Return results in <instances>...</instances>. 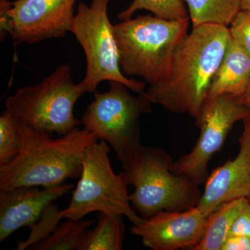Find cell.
Segmentation results:
<instances>
[{
	"label": "cell",
	"instance_id": "obj_1",
	"mask_svg": "<svg viewBox=\"0 0 250 250\" xmlns=\"http://www.w3.org/2000/svg\"><path fill=\"white\" fill-rule=\"evenodd\" d=\"M230 39L227 26L208 24L192 28L177 47L167 77L145 91L151 103L171 113L196 118Z\"/></svg>",
	"mask_w": 250,
	"mask_h": 250
},
{
	"label": "cell",
	"instance_id": "obj_2",
	"mask_svg": "<svg viewBox=\"0 0 250 250\" xmlns=\"http://www.w3.org/2000/svg\"><path fill=\"white\" fill-rule=\"evenodd\" d=\"M18 121V120H17ZM19 154L0 166V190L19 187H48L80 178L85 149L98 141L87 128L76 127L53 139L45 131L18 121Z\"/></svg>",
	"mask_w": 250,
	"mask_h": 250
},
{
	"label": "cell",
	"instance_id": "obj_3",
	"mask_svg": "<svg viewBox=\"0 0 250 250\" xmlns=\"http://www.w3.org/2000/svg\"><path fill=\"white\" fill-rule=\"evenodd\" d=\"M188 27L189 18L170 21L149 14L114 24L123 75L142 77L149 85L165 80Z\"/></svg>",
	"mask_w": 250,
	"mask_h": 250
},
{
	"label": "cell",
	"instance_id": "obj_4",
	"mask_svg": "<svg viewBox=\"0 0 250 250\" xmlns=\"http://www.w3.org/2000/svg\"><path fill=\"white\" fill-rule=\"evenodd\" d=\"M172 156L161 147L141 146L123 166L128 186L134 188L130 203L147 220L161 211H180L197 207L199 185L171 170Z\"/></svg>",
	"mask_w": 250,
	"mask_h": 250
},
{
	"label": "cell",
	"instance_id": "obj_5",
	"mask_svg": "<svg viewBox=\"0 0 250 250\" xmlns=\"http://www.w3.org/2000/svg\"><path fill=\"white\" fill-rule=\"evenodd\" d=\"M85 93L82 82L74 83L70 65H62L40 83L21 88L6 99V110L33 129L62 136L82 124L73 109Z\"/></svg>",
	"mask_w": 250,
	"mask_h": 250
},
{
	"label": "cell",
	"instance_id": "obj_6",
	"mask_svg": "<svg viewBox=\"0 0 250 250\" xmlns=\"http://www.w3.org/2000/svg\"><path fill=\"white\" fill-rule=\"evenodd\" d=\"M110 147L105 141H95L85 149L82 171L71 201L60 210L62 219L80 220L92 212L123 215L133 225L144 220L131 207L124 174L115 173L110 162Z\"/></svg>",
	"mask_w": 250,
	"mask_h": 250
},
{
	"label": "cell",
	"instance_id": "obj_7",
	"mask_svg": "<svg viewBox=\"0 0 250 250\" xmlns=\"http://www.w3.org/2000/svg\"><path fill=\"white\" fill-rule=\"evenodd\" d=\"M108 82V91L95 92L81 121L98 140L111 146L125 166L142 146L140 120L152 111V103L145 91L135 96L121 82Z\"/></svg>",
	"mask_w": 250,
	"mask_h": 250
},
{
	"label": "cell",
	"instance_id": "obj_8",
	"mask_svg": "<svg viewBox=\"0 0 250 250\" xmlns=\"http://www.w3.org/2000/svg\"><path fill=\"white\" fill-rule=\"evenodd\" d=\"M110 0H93L89 6L79 3L70 32L82 46L86 59L83 80L87 93L97 91L104 81L121 82L132 91L144 92L146 83L123 75L115 37L114 25L108 16Z\"/></svg>",
	"mask_w": 250,
	"mask_h": 250
},
{
	"label": "cell",
	"instance_id": "obj_9",
	"mask_svg": "<svg viewBox=\"0 0 250 250\" xmlns=\"http://www.w3.org/2000/svg\"><path fill=\"white\" fill-rule=\"evenodd\" d=\"M250 116V108L241 97L222 95L207 99L195 118L200 129L196 144L190 152L172 162V172L199 186L206 182L212 156L221 150L233 125Z\"/></svg>",
	"mask_w": 250,
	"mask_h": 250
},
{
	"label": "cell",
	"instance_id": "obj_10",
	"mask_svg": "<svg viewBox=\"0 0 250 250\" xmlns=\"http://www.w3.org/2000/svg\"><path fill=\"white\" fill-rule=\"evenodd\" d=\"M77 0L11 1L10 35L16 43L35 44L70 32Z\"/></svg>",
	"mask_w": 250,
	"mask_h": 250
},
{
	"label": "cell",
	"instance_id": "obj_11",
	"mask_svg": "<svg viewBox=\"0 0 250 250\" xmlns=\"http://www.w3.org/2000/svg\"><path fill=\"white\" fill-rule=\"evenodd\" d=\"M208 217L197 207L180 211H161L130 231L141 238L143 246L152 250H193L201 241Z\"/></svg>",
	"mask_w": 250,
	"mask_h": 250
},
{
	"label": "cell",
	"instance_id": "obj_12",
	"mask_svg": "<svg viewBox=\"0 0 250 250\" xmlns=\"http://www.w3.org/2000/svg\"><path fill=\"white\" fill-rule=\"evenodd\" d=\"M239 139L240 150L233 160H229L213 171L206 181L197 208L208 217L220 205L250 193V121H244Z\"/></svg>",
	"mask_w": 250,
	"mask_h": 250
},
{
	"label": "cell",
	"instance_id": "obj_13",
	"mask_svg": "<svg viewBox=\"0 0 250 250\" xmlns=\"http://www.w3.org/2000/svg\"><path fill=\"white\" fill-rule=\"evenodd\" d=\"M72 184L52 187H19L0 190V242L23 227H29L40 218L49 204L65 195Z\"/></svg>",
	"mask_w": 250,
	"mask_h": 250
},
{
	"label": "cell",
	"instance_id": "obj_14",
	"mask_svg": "<svg viewBox=\"0 0 250 250\" xmlns=\"http://www.w3.org/2000/svg\"><path fill=\"white\" fill-rule=\"evenodd\" d=\"M250 82V56L231 38L210 83L207 99L222 95L242 97Z\"/></svg>",
	"mask_w": 250,
	"mask_h": 250
},
{
	"label": "cell",
	"instance_id": "obj_15",
	"mask_svg": "<svg viewBox=\"0 0 250 250\" xmlns=\"http://www.w3.org/2000/svg\"><path fill=\"white\" fill-rule=\"evenodd\" d=\"M247 198L243 197L224 203L210 213L201 241L193 250H221Z\"/></svg>",
	"mask_w": 250,
	"mask_h": 250
},
{
	"label": "cell",
	"instance_id": "obj_16",
	"mask_svg": "<svg viewBox=\"0 0 250 250\" xmlns=\"http://www.w3.org/2000/svg\"><path fill=\"white\" fill-rule=\"evenodd\" d=\"M101 214L95 228L85 231L78 250H121L123 248L124 216Z\"/></svg>",
	"mask_w": 250,
	"mask_h": 250
},
{
	"label": "cell",
	"instance_id": "obj_17",
	"mask_svg": "<svg viewBox=\"0 0 250 250\" xmlns=\"http://www.w3.org/2000/svg\"><path fill=\"white\" fill-rule=\"evenodd\" d=\"M187 4L192 28L203 24L228 26L241 11V0H183Z\"/></svg>",
	"mask_w": 250,
	"mask_h": 250
},
{
	"label": "cell",
	"instance_id": "obj_18",
	"mask_svg": "<svg viewBox=\"0 0 250 250\" xmlns=\"http://www.w3.org/2000/svg\"><path fill=\"white\" fill-rule=\"evenodd\" d=\"M59 224L51 236L31 248L36 250H78L87 229L93 225L94 220H72Z\"/></svg>",
	"mask_w": 250,
	"mask_h": 250
},
{
	"label": "cell",
	"instance_id": "obj_19",
	"mask_svg": "<svg viewBox=\"0 0 250 250\" xmlns=\"http://www.w3.org/2000/svg\"><path fill=\"white\" fill-rule=\"evenodd\" d=\"M139 10H146L157 17L170 21L189 18L183 0H133L118 18L122 21L129 19Z\"/></svg>",
	"mask_w": 250,
	"mask_h": 250
},
{
	"label": "cell",
	"instance_id": "obj_20",
	"mask_svg": "<svg viewBox=\"0 0 250 250\" xmlns=\"http://www.w3.org/2000/svg\"><path fill=\"white\" fill-rule=\"evenodd\" d=\"M60 210L54 202L47 205L39 220L29 227L30 233L27 239L18 242L15 250H31L51 236L58 228L62 219L60 215Z\"/></svg>",
	"mask_w": 250,
	"mask_h": 250
},
{
	"label": "cell",
	"instance_id": "obj_21",
	"mask_svg": "<svg viewBox=\"0 0 250 250\" xmlns=\"http://www.w3.org/2000/svg\"><path fill=\"white\" fill-rule=\"evenodd\" d=\"M21 138L18 121L6 110L0 116V166L8 164L19 154Z\"/></svg>",
	"mask_w": 250,
	"mask_h": 250
},
{
	"label": "cell",
	"instance_id": "obj_22",
	"mask_svg": "<svg viewBox=\"0 0 250 250\" xmlns=\"http://www.w3.org/2000/svg\"><path fill=\"white\" fill-rule=\"evenodd\" d=\"M230 24L231 39L250 56V11L241 10Z\"/></svg>",
	"mask_w": 250,
	"mask_h": 250
},
{
	"label": "cell",
	"instance_id": "obj_23",
	"mask_svg": "<svg viewBox=\"0 0 250 250\" xmlns=\"http://www.w3.org/2000/svg\"><path fill=\"white\" fill-rule=\"evenodd\" d=\"M230 234L240 235L250 239V205L248 198L233 222Z\"/></svg>",
	"mask_w": 250,
	"mask_h": 250
},
{
	"label": "cell",
	"instance_id": "obj_24",
	"mask_svg": "<svg viewBox=\"0 0 250 250\" xmlns=\"http://www.w3.org/2000/svg\"><path fill=\"white\" fill-rule=\"evenodd\" d=\"M11 1L9 0H0V36L1 40H4L6 34L11 33V17L9 11Z\"/></svg>",
	"mask_w": 250,
	"mask_h": 250
},
{
	"label": "cell",
	"instance_id": "obj_25",
	"mask_svg": "<svg viewBox=\"0 0 250 250\" xmlns=\"http://www.w3.org/2000/svg\"><path fill=\"white\" fill-rule=\"evenodd\" d=\"M221 250H250V239L240 235H229Z\"/></svg>",
	"mask_w": 250,
	"mask_h": 250
},
{
	"label": "cell",
	"instance_id": "obj_26",
	"mask_svg": "<svg viewBox=\"0 0 250 250\" xmlns=\"http://www.w3.org/2000/svg\"><path fill=\"white\" fill-rule=\"evenodd\" d=\"M241 98L242 101L245 104L250 108V82L246 92Z\"/></svg>",
	"mask_w": 250,
	"mask_h": 250
},
{
	"label": "cell",
	"instance_id": "obj_27",
	"mask_svg": "<svg viewBox=\"0 0 250 250\" xmlns=\"http://www.w3.org/2000/svg\"><path fill=\"white\" fill-rule=\"evenodd\" d=\"M241 10L250 11V0H241Z\"/></svg>",
	"mask_w": 250,
	"mask_h": 250
},
{
	"label": "cell",
	"instance_id": "obj_28",
	"mask_svg": "<svg viewBox=\"0 0 250 250\" xmlns=\"http://www.w3.org/2000/svg\"><path fill=\"white\" fill-rule=\"evenodd\" d=\"M248 201H249V203L250 205V195H248Z\"/></svg>",
	"mask_w": 250,
	"mask_h": 250
},
{
	"label": "cell",
	"instance_id": "obj_29",
	"mask_svg": "<svg viewBox=\"0 0 250 250\" xmlns=\"http://www.w3.org/2000/svg\"><path fill=\"white\" fill-rule=\"evenodd\" d=\"M249 119H250V117H249Z\"/></svg>",
	"mask_w": 250,
	"mask_h": 250
}]
</instances>
